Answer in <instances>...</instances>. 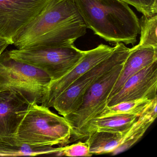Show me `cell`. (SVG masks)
<instances>
[{
	"instance_id": "cell-21",
	"label": "cell",
	"mask_w": 157,
	"mask_h": 157,
	"mask_svg": "<svg viewBox=\"0 0 157 157\" xmlns=\"http://www.w3.org/2000/svg\"><path fill=\"white\" fill-rule=\"evenodd\" d=\"M11 45L9 42L7 41H2L0 40V56L3 53L6 48Z\"/></svg>"
},
{
	"instance_id": "cell-12",
	"label": "cell",
	"mask_w": 157,
	"mask_h": 157,
	"mask_svg": "<svg viewBox=\"0 0 157 157\" xmlns=\"http://www.w3.org/2000/svg\"><path fill=\"white\" fill-rule=\"evenodd\" d=\"M156 60L157 48L135 46L130 48V53L124 63L120 75L109 94L107 101L122 88L129 78Z\"/></svg>"
},
{
	"instance_id": "cell-18",
	"label": "cell",
	"mask_w": 157,
	"mask_h": 157,
	"mask_svg": "<svg viewBox=\"0 0 157 157\" xmlns=\"http://www.w3.org/2000/svg\"><path fill=\"white\" fill-rule=\"evenodd\" d=\"M139 20L140 40L137 47L157 48V14L150 16L142 14Z\"/></svg>"
},
{
	"instance_id": "cell-7",
	"label": "cell",
	"mask_w": 157,
	"mask_h": 157,
	"mask_svg": "<svg viewBox=\"0 0 157 157\" xmlns=\"http://www.w3.org/2000/svg\"><path fill=\"white\" fill-rule=\"evenodd\" d=\"M124 64L116 66L99 78L88 89L80 107L65 117L71 127V137L90 120L98 117L107 106L108 96Z\"/></svg>"
},
{
	"instance_id": "cell-2",
	"label": "cell",
	"mask_w": 157,
	"mask_h": 157,
	"mask_svg": "<svg viewBox=\"0 0 157 157\" xmlns=\"http://www.w3.org/2000/svg\"><path fill=\"white\" fill-rule=\"evenodd\" d=\"M14 136L30 145L61 147L71 142L72 129L65 117L32 102Z\"/></svg>"
},
{
	"instance_id": "cell-5",
	"label": "cell",
	"mask_w": 157,
	"mask_h": 157,
	"mask_svg": "<svg viewBox=\"0 0 157 157\" xmlns=\"http://www.w3.org/2000/svg\"><path fill=\"white\" fill-rule=\"evenodd\" d=\"M81 19L72 0H52L47 9L14 37L12 45L17 49L28 48L65 25Z\"/></svg>"
},
{
	"instance_id": "cell-19",
	"label": "cell",
	"mask_w": 157,
	"mask_h": 157,
	"mask_svg": "<svg viewBox=\"0 0 157 157\" xmlns=\"http://www.w3.org/2000/svg\"><path fill=\"white\" fill-rule=\"evenodd\" d=\"M132 5L143 15L152 16L157 14V0H120Z\"/></svg>"
},
{
	"instance_id": "cell-9",
	"label": "cell",
	"mask_w": 157,
	"mask_h": 157,
	"mask_svg": "<svg viewBox=\"0 0 157 157\" xmlns=\"http://www.w3.org/2000/svg\"><path fill=\"white\" fill-rule=\"evenodd\" d=\"M114 48L115 47L101 44L94 49L85 51L80 61L71 71L59 79L50 82L41 105L48 108L52 107L54 101L60 94L78 78L109 56Z\"/></svg>"
},
{
	"instance_id": "cell-16",
	"label": "cell",
	"mask_w": 157,
	"mask_h": 157,
	"mask_svg": "<svg viewBox=\"0 0 157 157\" xmlns=\"http://www.w3.org/2000/svg\"><path fill=\"white\" fill-rule=\"evenodd\" d=\"M125 132L95 131L89 134L85 141L92 155L111 153L122 143Z\"/></svg>"
},
{
	"instance_id": "cell-13",
	"label": "cell",
	"mask_w": 157,
	"mask_h": 157,
	"mask_svg": "<svg viewBox=\"0 0 157 157\" xmlns=\"http://www.w3.org/2000/svg\"><path fill=\"white\" fill-rule=\"evenodd\" d=\"M139 117L135 115L118 114L96 117L87 122L71 138L73 141L85 140L89 134L95 131L124 133L132 126Z\"/></svg>"
},
{
	"instance_id": "cell-4",
	"label": "cell",
	"mask_w": 157,
	"mask_h": 157,
	"mask_svg": "<svg viewBox=\"0 0 157 157\" xmlns=\"http://www.w3.org/2000/svg\"><path fill=\"white\" fill-rule=\"evenodd\" d=\"M12 58L45 72L51 82L71 71L85 54L74 44L55 47H36L7 51Z\"/></svg>"
},
{
	"instance_id": "cell-11",
	"label": "cell",
	"mask_w": 157,
	"mask_h": 157,
	"mask_svg": "<svg viewBox=\"0 0 157 157\" xmlns=\"http://www.w3.org/2000/svg\"><path fill=\"white\" fill-rule=\"evenodd\" d=\"M31 103L15 90H0V137L14 136Z\"/></svg>"
},
{
	"instance_id": "cell-1",
	"label": "cell",
	"mask_w": 157,
	"mask_h": 157,
	"mask_svg": "<svg viewBox=\"0 0 157 157\" xmlns=\"http://www.w3.org/2000/svg\"><path fill=\"white\" fill-rule=\"evenodd\" d=\"M87 28L110 43L134 44L139 20L120 0H72Z\"/></svg>"
},
{
	"instance_id": "cell-6",
	"label": "cell",
	"mask_w": 157,
	"mask_h": 157,
	"mask_svg": "<svg viewBox=\"0 0 157 157\" xmlns=\"http://www.w3.org/2000/svg\"><path fill=\"white\" fill-rule=\"evenodd\" d=\"M113 53L105 59L78 78L54 101L52 107L64 117L75 112L82 103L90 87L104 74L116 66L124 63L130 48L117 43Z\"/></svg>"
},
{
	"instance_id": "cell-15",
	"label": "cell",
	"mask_w": 157,
	"mask_h": 157,
	"mask_svg": "<svg viewBox=\"0 0 157 157\" xmlns=\"http://www.w3.org/2000/svg\"><path fill=\"white\" fill-rule=\"evenodd\" d=\"M63 147L30 145L18 140L14 136L0 137V156H36L43 154L59 155Z\"/></svg>"
},
{
	"instance_id": "cell-8",
	"label": "cell",
	"mask_w": 157,
	"mask_h": 157,
	"mask_svg": "<svg viewBox=\"0 0 157 157\" xmlns=\"http://www.w3.org/2000/svg\"><path fill=\"white\" fill-rule=\"evenodd\" d=\"M52 0H0V40L14 37L42 13Z\"/></svg>"
},
{
	"instance_id": "cell-10",
	"label": "cell",
	"mask_w": 157,
	"mask_h": 157,
	"mask_svg": "<svg viewBox=\"0 0 157 157\" xmlns=\"http://www.w3.org/2000/svg\"><path fill=\"white\" fill-rule=\"evenodd\" d=\"M157 60L129 78L107 101V106L140 99L157 98Z\"/></svg>"
},
{
	"instance_id": "cell-20",
	"label": "cell",
	"mask_w": 157,
	"mask_h": 157,
	"mask_svg": "<svg viewBox=\"0 0 157 157\" xmlns=\"http://www.w3.org/2000/svg\"><path fill=\"white\" fill-rule=\"evenodd\" d=\"M59 155L68 157H91L92 155L89 151L88 144L84 141H79L72 145L63 147Z\"/></svg>"
},
{
	"instance_id": "cell-3",
	"label": "cell",
	"mask_w": 157,
	"mask_h": 157,
	"mask_svg": "<svg viewBox=\"0 0 157 157\" xmlns=\"http://www.w3.org/2000/svg\"><path fill=\"white\" fill-rule=\"evenodd\" d=\"M50 82L45 72L12 58L7 51L0 56V90H15L31 102L41 104Z\"/></svg>"
},
{
	"instance_id": "cell-14",
	"label": "cell",
	"mask_w": 157,
	"mask_h": 157,
	"mask_svg": "<svg viewBox=\"0 0 157 157\" xmlns=\"http://www.w3.org/2000/svg\"><path fill=\"white\" fill-rule=\"evenodd\" d=\"M157 116V98L151 101L132 126L126 131L120 145L113 152V155L122 153L130 148L143 136Z\"/></svg>"
},
{
	"instance_id": "cell-17",
	"label": "cell",
	"mask_w": 157,
	"mask_h": 157,
	"mask_svg": "<svg viewBox=\"0 0 157 157\" xmlns=\"http://www.w3.org/2000/svg\"><path fill=\"white\" fill-rule=\"evenodd\" d=\"M151 101L147 99H140L106 106L98 117L118 114L135 115L139 116Z\"/></svg>"
}]
</instances>
